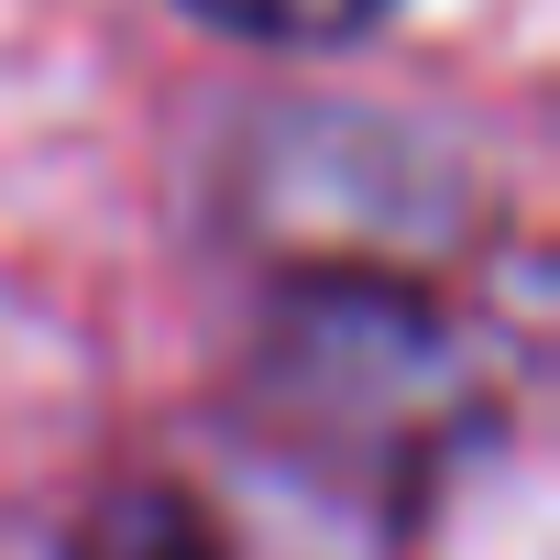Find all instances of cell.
<instances>
[{
  "mask_svg": "<svg viewBox=\"0 0 560 560\" xmlns=\"http://www.w3.org/2000/svg\"><path fill=\"white\" fill-rule=\"evenodd\" d=\"M187 12L242 45H363L396 0H187Z\"/></svg>",
  "mask_w": 560,
  "mask_h": 560,
  "instance_id": "cell-3",
  "label": "cell"
},
{
  "mask_svg": "<svg viewBox=\"0 0 560 560\" xmlns=\"http://www.w3.org/2000/svg\"><path fill=\"white\" fill-rule=\"evenodd\" d=\"M242 418L363 516H407L483 440V352L396 275H308L275 298Z\"/></svg>",
  "mask_w": 560,
  "mask_h": 560,
  "instance_id": "cell-1",
  "label": "cell"
},
{
  "mask_svg": "<svg viewBox=\"0 0 560 560\" xmlns=\"http://www.w3.org/2000/svg\"><path fill=\"white\" fill-rule=\"evenodd\" d=\"M67 560H231V549H220V527L198 516V494H176V483H110V494L78 516Z\"/></svg>",
  "mask_w": 560,
  "mask_h": 560,
  "instance_id": "cell-2",
  "label": "cell"
}]
</instances>
